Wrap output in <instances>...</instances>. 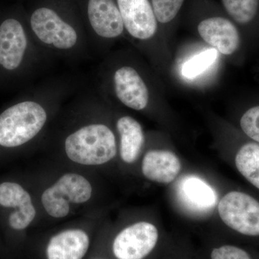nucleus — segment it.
<instances>
[{"label":"nucleus","mask_w":259,"mask_h":259,"mask_svg":"<svg viewBox=\"0 0 259 259\" xmlns=\"http://www.w3.org/2000/svg\"><path fill=\"white\" fill-rule=\"evenodd\" d=\"M64 152L70 161L76 164L103 166L117 156V141L108 126L97 122L88 124L66 137Z\"/></svg>","instance_id":"f257e3e1"},{"label":"nucleus","mask_w":259,"mask_h":259,"mask_svg":"<svg viewBox=\"0 0 259 259\" xmlns=\"http://www.w3.org/2000/svg\"><path fill=\"white\" fill-rule=\"evenodd\" d=\"M48 119L45 108L38 102L23 100L0 113V149L23 147L38 136Z\"/></svg>","instance_id":"f03ea898"},{"label":"nucleus","mask_w":259,"mask_h":259,"mask_svg":"<svg viewBox=\"0 0 259 259\" xmlns=\"http://www.w3.org/2000/svg\"><path fill=\"white\" fill-rule=\"evenodd\" d=\"M218 213L236 236L259 242V199L242 190H231L220 200Z\"/></svg>","instance_id":"7ed1b4c3"},{"label":"nucleus","mask_w":259,"mask_h":259,"mask_svg":"<svg viewBox=\"0 0 259 259\" xmlns=\"http://www.w3.org/2000/svg\"><path fill=\"white\" fill-rule=\"evenodd\" d=\"M159 241L156 226L147 221H139L117 232L107 245L100 244L110 259H148Z\"/></svg>","instance_id":"20e7f679"},{"label":"nucleus","mask_w":259,"mask_h":259,"mask_svg":"<svg viewBox=\"0 0 259 259\" xmlns=\"http://www.w3.org/2000/svg\"><path fill=\"white\" fill-rule=\"evenodd\" d=\"M0 209L5 213V223L10 231L23 233L37 216V209L30 192L20 182H0Z\"/></svg>","instance_id":"39448f33"},{"label":"nucleus","mask_w":259,"mask_h":259,"mask_svg":"<svg viewBox=\"0 0 259 259\" xmlns=\"http://www.w3.org/2000/svg\"><path fill=\"white\" fill-rule=\"evenodd\" d=\"M93 236L80 227L53 233L42 245V259H87L94 248Z\"/></svg>","instance_id":"423d86ee"},{"label":"nucleus","mask_w":259,"mask_h":259,"mask_svg":"<svg viewBox=\"0 0 259 259\" xmlns=\"http://www.w3.org/2000/svg\"><path fill=\"white\" fill-rule=\"evenodd\" d=\"M30 22L35 36L46 45L66 51L74 48L78 41L75 29L50 8L35 10Z\"/></svg>","instance_id":"0eeeda50"},{"label":"nucleus","mask_w":259,"mask_h":259,"mask_svg":"<svg viewBox=\"0 0 259 259\" xmlns=\"http://www.w3.org/2000/svg\"><path fill=\"white\" fill-rule=\"evenodd\" d=\"M29 47L27 32L15 18H8L0 23V69L8 74L23 67Z\"/></svg>","instance_id":"6e6552de"},{"label":"nucleus","mask_w":259,"mask_h":259,"mask_svg":"<svg viewBox=\"0 0 259 259\" xmlns=\"http://www.w3.org/2000/svg\"><path fill=\"white\" fill-rule=\"evenodd\" d=\"M176 196L181 207L194 216L206 215L218 202L214 189L196 175H187L177 182Z\"/></svg>","instance_id":"1a4fd4ad"},{"label":"nucleus","mask_w":259,"mask_h":259,"mask_svg":"<svg viewBox=\"0 0 259 259\" xmlns=\"http://www.w3.org/2000/svg\"><path fill=\"white\" fill-rule=\"evenodd\" d=\"M197 31L204 40L221 54L231 56L241 47L239 28L229 17L211 15L201 19Z\"/></svg>","instance_id":"9d476101"},{"label":"nucleus","mask_w":259,"mask_h":259,"mask_svg":"<svg viewBox=\"0 0 259 259\" xmlns=\"http://www.w3.org/2000/svg\"><path fill=\"white\" fill-rule=\"evenodd\" d=\"M116 3L130 35L139 40L154 36L158 23L150 0H116Z\"/></svg>","instance_id":"9b49d317"},{"label":"nucleus","mask_w":259,"mask_h":259,"mask_svg":"<svg viewBox=\"0 0 259 259\" xmlns=\"http://www.w3.org/2000/svg\"><path fill=\"white\" fill-rule=\"evenodd\" d=\"M116 96L123 105L135 110H143L149 101L148 90L134 68L123 66L114 74Z\"/></svg>","instance_id":"f8f14e48"},{"label":"nucleus","mask_w":259,"mask_h":259,"mask_svg":"<svg viewBox=\"0 0 259 259\" xmlns=\"http://www.w3.org/2000/svg\"><path fill=\"white\" fill-rule=\"evenodd\" d=\"M89 21L94 31L104 38H115L124 31L123 21L115 0H89Z\"/></svg>","instance_id":"ddd939ff"},{"label":"nucleus","mask_w":259,"mask_h":259,"mask_svg":"<svg viewBox=\"0 0 259 259\" xmlns=\"http://www.w3.org/2000/svg\"><path fill=\"white\" fill-rule=\"evenodd\" d=\"M181 168L180 158L169 151H148L141 163V171L146 180L166 185L177 178Z\"/></svg>","instance_id":"4468645a"},{"label":"nucleus","mask_w":259,"mask_h":259,"mask_svg":"<svg viewBox=\"0 0 259 259\" xmlns=\"http://www.w3.org/2000/svg\"><path fill=\"white\" fill-rule=\"evenodd\" d=\"M120 136V156L122 161L132 164L139 158L145 142L142 126L134 117L123 116L117 122Z\"/></svg>","instance_id":"2eb2a0df"},{"label":"nucleus","mask_w":259,"mask_h":259,"mask_svg":"<svg viewBox=\"0 0 259 259\" xmlns=\"http://www.w3.org/2000/svg\"><path fill=\"white\" fill-rule=\"evenodd\" d=\"M51 186L71 206L87 203L93 196L91 182L83 175L75 172L64 174Z\"/></svg>","instance_id":"dca6fc26"},{"label":"nucleus","mask_w":259,"mask_h":259,"mask_svg":"<svg viewBox=\"0 0 259 259\" xmlns=\"http://www.w3.org/2000/svg\"><path fill=\"white\" fill-rule=\"evenodd\" d=\"M228 16L238 26L259 28V0H221Z\"/></svg>","instance_id":"f3484780"},{"label":"nucleus","mask_w":259,"mask_h":259,"mask_svg":"<svg viewBox=\"0 0 259 259\" xmlns=\"http://www.w3.org/2000/svg\"><path fill=\"white\" fill-rule=\"evenodd\" d=\"M208 259H259V254L241 245L223 243L211 248Z\"/></svg>","instance_id":"a211bd4d"},{"label":"nucleus","mask_w":259,"mask_h":259,"mask_svg":"<svg viewBox=\"0 0 259 259\" xmlns=\"http://www.w3.org/2000/svg\"><path fill=\"white\" fill-rule=\"evenodd\" d=\"M217 54L215 49H209L194 56L183 65L182 74L187 78L199 76L214 62Z\"/></svg>","instance_id":"6ab92c4d"},{"label":"nucleus","mask_w":259,"mask_h":259,"mask_svg":"<svg viewBox=\"0 0 259 259\" xmlns=\"http://www.w3.org/2000/svg\"><path fill=\"white\" fill-rule=\"evenodd\" d=\"M158 23H171L182 10L185 0H150Z\"/></svg>","instance_id":"aec40b11"},{"label":"nucleus","mask_w":259,"mask_h":259,"mask_svg":"<svg viewBox=\"0 0 259 259\" xmlns=\"http://www.w3.org/2000/svg\"><path fill=\"white\" fill-rule=\"evenodd\" d=\"M239 125L245 137L259 144V104L247 108L243 112Z\"/></svg>","instance_id":"412c9836"},{"label":"nucleus","mask_w":259,"mask_h":259,"mask_svg":"<svg viewBox=\"0 0 259 259\" xmlns=\"http://www.w3.org/2000/svg\"><path fill=\"white\" fill-rule=\"evenodd\" d=\"M87 259H110L105 253V250L102 248L101 244L94 245L91 253Z\"/></svg>","instance_id":"4be33fe9"}]
</instances>
